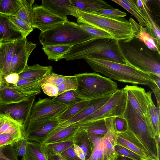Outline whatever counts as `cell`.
Segmentation results:
<instances>
[{
  "label": "cell",
  "instance_id": "obj_1",
  "mask_svg": "<svg viewBox=\"0 0 160 160\" xmlns=\"http://www.w3.org/2000/svg\"><path fill=\"white\" fill-rule=\"evenodd\" d=\"M118 44L127 64L147 74L160 77V53L149 48L137 36L118 41Z\"/></svg>",
  "mask_w": 160,
  "mask_h": 160
},
{
  "label": "cell",
  "instance_id": "obj_2",
  "mask_svg": "<svg viewBox=\"0 0 160 160\" xmlns=\"http://www.w3.org/2000/svg\"><path fill=\"white\" fill-rule=\"evenodd\" d=\"M77 23L87 25L107 32L117 41L137 36L141 27L132 18L117 19L85 12L77 9Z\"/></svg>",
  "mask_w": 160,
  "mask_h": 160
},
{
  "label": "cell",
  "instance_id": "obj_3",
  "mask_svg": "<svg viewBox=\"0 0 160 160\" xmlns=\"http://www.w3.org/2000/svg\"><path fill=\"white\" fill-rule=\"evenodd\" d=\"M85 59L94 72L101 73L111 80L134 85L148 86L153 82L148 74L128 64L114 62L98 57L90 56Z\"/></svg>",
  "mask_w": 160,
  "mask_h": 160
},
{
  "label": "cell",
  "instance_id": "obj_4",
  "mask_svg": "<svg viewBox=\"0 0 160 160\" xmlns=\"http://www.w3.org/2000/svg\"><path fill=\"white\" fill-rule=\"evenodd\" d=\"M90 56L98 57L127 64L120 52L118 41L113 38H93L73 46L62 59L69 61L85 59Z\"/></svg>",
  "mask_w": 160,
  "mask_h": 160
},
{
  "label": "cell",
  "instance_id": "obj_5",
  "mask_svg": "<svg viewBox=\"0 0 160 160\" xmlns=\"http://www.w3.org/2000/svg\"><path fill=\"white\" fill-rule=\"evenodd\" d=\"M96 38L80 27L78 23L68 20L43 32L39 36L43 46L62 45L73 46Z\"/></svg>",
  "mask_w": 160,
  "mask_h": 160
},
{
  "label": "cell",
  "instance_id": "obj_6",
  "mask_svg": "<svg viewBox=\"0 0 160 160\" xmlns=\"http://www.w3.org/2000/svg\"><path fill=\"white\" fill-rule=\"evenodd\" d=\"M77 82L75 90L83 100H90L109 94L118 89L117 83L95 72H85L74 75Z\"/></svg>",
  "mask_w": 160,
  "mask_h": 160
},
{
  "label": "cell",
  "instance_id": "obj_7",
  "mask_svg": "<svg viewBox=\"0 0 160 160\" xmlns=\"http://www.w3.org/2000/svg\"><path fill=\"white\" fill-rule=\"evenodd\" d=\"M123 116L127 121L128 130L140 141L151 157L160 160V146L146 124L144 119L137 113L127 101Z\"/></svg>",
  "mask_w": 160,
  "mask_h": 160
},
{
  "label": "cell",
  "instance_id": "obj_8",
  "mask_svg": "<svg viewBox=\"0 0 160 160\" xmlns=\"http://www.w3.org/2000/svg\"><path fill=\"white\" fill-rule=\"evenodd\" d=\"M127 100L124 88L117 90L108 101L93 113L76 123L81 125L94 120L111 117L123 116Z\"/></svg>",
  "mask_w": 160,
  "mask_h": 160
},
{
  "label": "cell",
  "instance_id": "obj_9",
  "mask_svg": "<svg viewBox=\"0 0 160 160\" xmlns=\"http://www.w3.org/2000/svg\"><path fill=\"white\" fill-rule=\"evenodd\" d=\"M36 96L21 101L0 103V116L11 120L22 126L24 130L30 119Z\"/></svg>",
  "mask_w": 160,
  "mask_h": 160
},
{
  "label": "cell",
  "instance_id": "obj_10",
  "mask_svg": "<svg viewBox=\"0 0 160 160\" xmlns=\"http://www.w3.org/2000/svg\"><path fill=\"white\" fill-rule=\"evenodd\" d=\"M127 101L136 112L145 120L149 121L148 112L150 107L153 102L152 92H146L143 88L136 85H126L124 88Z\"/></svg>",
  "mask_w": 160,
  "mask_h": 160
},
{
  "label": "cell",
  "instance_id": "obj_11",
  "mask_svg": "<svg viewBox=\"0 0 160 160\" xmlns=\"http://www.w3.org/2000/svg\"><path fill=\"white\" fill-rule=\"evenodd\" d=\"M59 124L57 117L30 119L24 130L25 138L28 141L42 143Z\"/></svg>",
  "mask_w": 160,
  "mask_h": 160
},
{
  "label": "cell",
  "instance_id": "obj_12",
  "mask_svg": "<svg viewBox=\"0 0 160 160\" xmlns=\"http://www.w3.org/2000/svg\"><path fill=\"white\" fill-rule=\"evenodd\" d=\"M68 106L48 98H39L32 108L30 119L58 117L66 110Z\"/></svg>",
  "mask_w": 160,
  "mask_h": 160
},
{
  "label": "cell",
  "instance_id": "obj_13",
  "mask_svg": "<svg viewBox=\"0 0 160 160\" xmlns=\"http://www.w3.org/2000/svg\"><path fill=\"white\" fill-rule=\"evenodd\" d=\"M33 18L32 27L41 32L45 31L67 20V18L59 17L41 6L33 7Z\"/></svg>",
  "mask_w": 160,
  "mask_h": 160
},
{
  "label": "cell",
  "instance_id": "obj_14",
  "mask_svg": "<svg viewBox=\"0 0 160 160\" xmlns=\"http://www.w3.org/2000/svg\"><path fill=\"white\" fill-rule=\"evenodd\" d=\"M36 46V44L28 42L26 38L20 39L10 63V73L19 74L24 70L28 65L27 62L29 56Z\"/></svg>",
  "mask_w": 160,
  "mask_h": 160
},
{
  "label": "cell",
  "instance_id": "obj_15",
  "mask_svg": "<svg viewBox=\"0 0 160 160\" xmlns=\"http://www.w3.org/2000/svg\"><path fill=\"white\" fill-rule=\"evenodd\" d=\"M112 94H108L89 100L88 104L83 110L69 120L59 124L58 127L50 133L48 137L71 124L81 121L92 114L105 103Z\"/></svg>",
  "mask_w": 160,
  "mask_h": 160
},
{
  "label": "cell",
  "instance_id": "obj_16",
  "mask_svg": "<svg viewBox=\"0 0 160 160\" xmlns=\"http://www.w3.org/2000/svg\"><path fill=\"white\" fill-rule=\"evenodd\" d=\"M116 142V145L126 148L138 155L141 158L147 156L151 157L143 145L128 130L123 132H117Z\"/></svg>",
  "mask_w": 160,
  "mask_h": 160
},
{
  "label": "cell",
  "instance_id": "obj_17",
  "mask_svg": "<svg viewBox=\"0 0 160 160\" xmlns=\"http://www.w3.org/2000/svg\"><path fill=\"white\" fill-rule=\"evenodd\" d=\"M42 6L59 17L66 18L70 15L77 18V8L71 0H42Z\"/></svg>",
  "mask_w": 160,
  "mask_h": 160
},
{
  "label": "cell",
  "instance_id": "obj_18",
  "mask_svg": "<svg viewBox=\"0 0 160 160\" xmlns=\"http://www.w3.org/2000/svg\"><path fill=\"white\" fill-rule=\"evenodd\" d=\"M147 0H135L136 4L143 15L147 24L148 33L153 38L158 48L160 49V26L155 20L149 8Z\"/></svg>",
  "mask_w": 160,
  "mask_h": 160
},
{
  "label": "cell",
  "instance_id": "obj_19",
  "mask_svg": "<svg viewBox=\"0 0 160 160\" xmlns=\"http://www.w3.org/2000/svg\"><path fill=\"white\" fill-rule=\"evenodd\" d=\"M20 40L0 42V72L3 77L10 73V63Z\"/></svg>",
  "mask_w": 160,
  "mask_h": 160
},
{
  "label": "cell",
  "instance_id": "obj_20",
  "mask_svg": "<svg viewBox=\"0 0 160 160\" xmlns=\"http://www.w3.org/2000/svg\"><path fill=\"white\" fill-rule=\"evenodd\" d=\"M21 160H48L45 144L28 141L26 152Z\"/></svg>",
  "mask_w": 160,
  "mask_h": 160
},
{
  "label": "cell",
  "instance_id": "obj_21",
  "mask_svg": "<svg viewBox=\"0 0 160 160\" xmlns=\"http://www.w3.org/2000/svg\"><path fill=\"white\" fill-rule=\"evenodd\" d=\"M105 135L94 147L92 153L87 160H116L118 155L114 149L104 143Z\"/></svg>",
  "mask_w": 160,
  "mask_h": 160
},
{
  "label": "cell",
  "instance_id": "obj_22",
  "mask_svg": "<svg viewBox=\"0 0 160 160\" xmlns=\"http://www.w3.org/2000/svg\"><path fill=\"white\" fill-rule=\"evenodd\" d=\"M22 38L21 33L9 22L8 17L0 14V42L14 41Z\"/></svg>",
  "mask_w": 160,
  "mask_h": 160
},
{
  "label": "cell",
  "instance_id": "obj_23",
  "mask_svg": "<svg viewBox=\"0 0 160 160\" xmlns=\"http://www.w3.org/2000/svg\"><path fill=\"white\" fill-rule=\"evenodd\" d=\"M52 70L51 66H43L38 64L31 66L27 65L24 70L18 74L19 79H40L50 74Z\"/></svg>",
  "mask_w": 160,
  "mask_h": 160
},
{
  "label": "cell",
  "instance_id": "obj_24",
  "mask_svg": "<svg viewBox=\"0 0 160 160\" xmlns=\"http://www.w3.org/2000/svg\"><path fill=\"white\" fill-rule=\"evenodd\" d=\"M77 9L85 12L94 13L103 8L112 9V7L102 0H71Z\"/></svg>",
  "mask_w": 160,
  "mask_h": 160
},
{
  "label": "cell",
  "instance_id": "obj_25",
  "mask_svg": "<svg viewBox=\"0 0 160 160\" xmlns=\"http://www.w3.org/2000/svg\"><path fill=\"white\" fill-rule=\"evenodd\" d=\"M80 127L76 123L71 124L48 136L42 143L47 144L68 140L73 137Z\"/></svg>",
  "mask_w": 160,
  "mask_h": 160
},
{
  "label": "cell",
  "instance_id": "obj_26",
  "mask_svg": "<svg viewBox=\"0 0 160 160\" xmlns=\"http://www.w3.org/2000/svg\"><path fill=\"white\" fill-rule=\"evenodd\" d=\"M30 98L19 93L14 88L3 82L0 88V103L19 102Z\"/></svg>",
  "mask_w": 160,
  "mask_h": 160
},
{
  "label": "cell",
  "instance_id": "obj_27",
  "mask_svg": "<svg viewBox=\"0 0 160 160\" xmlns=\"http://www.w3.org/2000/svg\"><path fill=\"white\" fill-rule=\"evenodd\" d=\"M73 144L78 146L84 152L87 160L92 152L91 142L88 133L85 129L80 127L72 138Z\"/></svg>",
  "mask_w": 160,
  "mask_h": 160
},
{
  "label": "cell",
  "instance_id": "obj_28",
  "mask_svg": "<svg viewBox=\"0 0 160 160\" xmlns=\"http://www.w3.org/2000/svg\"><path fill=\"white\" fill-rule=\"evenodd\" d=\"M132 14L137 19L139 25L147 27L146 21L142 12L136 4L135 0H112Z\"/></svg>",
  "mask_w": 160,
  "mask_h": 160
},
{
  "label": "cell",
  "instance_id": "obj_29",
  "mask_svg": "<svg viewBox=\"0 0 160 160\" xmlns=\"http://www.w3.org/2000/svg\"><path fill=\"white\" fill-rule=\"evenodd\" d=\"M4 133L14 135L21 139L25 138L22 126L8 118L0 116V134Z\"/></svg>",
  "mask_w": 160,
  "mask_h": 160
},
{
  "label": "cell",
  "instance_id": "obj_30",
  "mask_svg": "<svg viewBox=\"0 0 160 160\" xmlns=\"http://www.w3.org/2000/svg\"><path fill=\"white\" fill-rule=\"evenodd\" d=\"M73 46L55 45L43 46L42 49L48 57V59L55 61H58L62 59L64 55L66 54Z\"/></svg>",
  "mask_w": 160,
  "mask_h": 160
},
{
  "label": "cell",
  "instance_id": "obj_31",
  "mask_svg": "<svg viewBox=\"0 0 160 160\" xmlns=\"http://www.w3.org/2000/svg\"><path fill=\"white\" fill-rule=\"evenodd\" d=\"M21 5V0H0V14L17 17Z\"/></svg>",
  "mask_w": 160,
  "mask_h": 160
},
{
  "label": "cell",
  "instance_id": "obj_32",
  "mask_svg": "<svg viewBox=\"0 0 160 160\" xmlns=\"http://www.w3.org/2000/svg\"><path fill=\"white\" fill-rule=\"evenodd\" d=\"M89 100H83L75 104L68 105L66 110L58 117L59 124L64 122L73 117L87 106Z\"/></svg>",
  "mask_w": 160,
  "mask_h": 160
},
{
  "label": "cell",
  "instance_id": "obj_33",
  "mask_svg": "<svg viewBox=\"0 0 160 160\" xmlns=\"http://www.w3.org/2000/svg\"><path fill=\"white\" fill-rule=\"evenodd\" d=\"M34 0H21V5L17 17L32 27L33 12V5Z\"/></svg>",
  "mask_w": 160,
  "mask_h": 160
},
{
  "label": "cell",
  "instance_id": "obj_34",
  "mask_svg": "<svg viewBox=\"0 0 160 160\" xmlns=\"http://www.w3.org/2000/svg\"><path fill=\"white\" fill-rule=\"evenodd\" d=\"M80 127L88 132L97 134L105 135L108 132L105 118L87 122L81 125Z\"/></svg>",
  "mask_w": 160,
  "mask_h": 160
},
{
  "label": "cell",
  "instance_id": "obj_35",
  "mask_svg": "<svg viewBox=\"0 0 160 160\" xmlns=\"http://www.w3.org/2000/svg\"><path fill=\"white\" fill-rule=\"evenodd\" d=\"M160 111L153 102L151 105L148 116L153 133L156 138L160 136Z\"/></svg>",
  "mask_w": 160,
  "mask_h": 160
},
{
  "label": "cell",
  "instance_id": "obj_36",
  "mask_svg": "<svg viewBox=\"0 0 160 160\" xmlns=\"http://www.w3.org/2000/svg\"><path fill=\"white\" fill-rule=\"evenodd\" d=\"M52 99L68 105H71L83 100L74 90L63 92L54 97Z\"/></svg>",
  "mask_w": 160,
  "mask_h": 160
},
{
  "label": "cell",
  "instance_id": "obj_37",
  "mask_svg": "<svg viewBox=\"0 0 160 160\" xmlns=\"http://www.w3.org/2000/svg\"><path fill=\"white\" fill-rule=\"evenodd\" d=\"M8 18L15 29L21 33L23 38H26L33 30L31 26L17 17L9 16Z\"/></svg>",
  "mask_w": 160,
  "mask_h": 160
},
{
  "label": "cell",
  "instance_id": "obj_38",
  "mask_svg": "<svg viewBox=\"0 0 160 160\" xmlns=\"http://www.w3.org/2000/svg\"><path fill=\"white\" fill-rule=\"evenodd\" d=\"M72 138L65 141L45 145L47 147L52 151L60 154L73 145Z\"/></svg>",
  "mask_w": 160,
  "mask_h": 160
},
{
  "label": "cell",
  "instance_id": "obj_39",
  "mask_svg": "<svg viewBox=\"0 0 160 160\" xmlns=\"http://www.w3.org/2000/svg\"><path fill=\"white\" fill-rule=\"evenodd\" d=\"M94 14L114 19L122 18L127 15L126 12L114 8L100 9L96 11Z\"/></svg>",
  "mask_w": 160,
  "mask_h": 160
},
{
  "label": "cell",
  "instance_id": "obj_40",
  "mask_svg": "<svg viewBox=\"0 0 160 160\" xmlns=\"http://www.w3.org/2000/svg\"><path fill=\"white\" fill-rule=\"evenodd\" d=\"M77 87V82L74 76H68L67 78L61 84L58 86V95L68 91L75 90Z\"/></svg>",
  "mask_w": 160,
  "mask_h": 160
},
{
  "label": "cell",
  "instance_id": "obj_41",
  "mask_svg": "<svg viewBox=\"0 0 160 160\" xmlns=\"http://www.w3.org/2000/svg\"><path fill=\"white\" fill-rule=\"evenodd\" d=\"M79 25L81 28L95 38H113L111 35L102 30L87 25Z\"/></svg>",
  "mask_w": 160,
  "mask_h": 160
},
{
  "label": "cell",
  "instance_id": "obj_42",
  "mask_svg": "<svg viewBox=\"0 0 160 160\" xmlns=\"http://www.w3.org/2000/svg\"><path fill=\"white\" fill-rule=\"evenodd\" d=\"M67 77L68 76L58 75L52 72L48 75L42 78L40 84L49 83L58 87L63 82Z\"/></svg>",
  "mask_w": 160,
  "mask_h": 160
},
{
  "label": "cell",
  "instance_id": "obj_43",
  "mask_svg": "<svg viewBox=\"0 0 160 160\" xmlns=\"http://www.w3.org/2000/svg\"><path fill=\"white\" fill-rule=\"evenodd\" d=\"M115 150L117 154L133 160H141V157L132 151L120 145H116Z\"/></svg>",
  "mask_w": 160,
  "mask_h": 160
},
{
  "label": "cell",
  "instance_id": "obj_44",
  "mask_svg": "<svg viewBox=\"0 0 160 160\" xmlns=\"http://www.w3.org/2000/svg\"><path fill=\"white\" fill-rule=\"evenodd\" d=\"M21 139L15 135L7 133L0 134V147L12 144Z\"/></svg>",
  "mask_w": 160,
  "mask_h": 160
},
{
  "label": "cell",
  "instance_id": "obj_45",
  "mask_svg": "<svg viewBox=\"0 0 160 160\" xmlns=\"http://www.w3.org/2000/svg\"><path fill=\"white\" fill-rule=\"evenodd\" d=\"M43 92L51 97H55L58 95V87L50 83H46L40 84Z\"/></svg>",
  "mask_w": 160,
  "mask_h": 160
},
{
  "label": "cell",
  "instance_id": "obj_46",
  "mask_svg": "<svg viewBox=\"0 0 160 160\" xmlns=\"http://www.w3.org/2000/svg\"><path fill=\"white\" fill-rule=\"evenodd\" d=\"M28 141L27 138H25L18 140L12 144L18 156L22 157L25 154Z\"/></svg>",
  "mask_w": 160,
  "mask_h": 160
},
{
  "label": "cell",
  "instance_id": "obj_47",
  "mask_svg": "<svg viewBox=\"0 0 160 160\" xmlns=\"http://www.w3.org/2000/svg\"><path fill=\"white\" fill-rule=\"evenodd\" d=\"M115 122L118 132H123L128 130L127 121L123 116L115 117Z\"/></svg>",
  "mask_w": 160,
  "mask_h": 160
},
{
  "label": "cell",
  "instance_id": "obj_48",
  "mask_svg": "<svg viewBox=\"0 0 160 160\" xmlns=\"http://www.w3.org/2000/svg\"><path fill=\"white\" fill-rule=\"evenodd\" d=\"M66 160H82L76 155L73 145L60 154Z\"/></svg>",
  "mask_w": 160,
  "mask_h": 160
},
{
  "label": "cell",
  "instance_id": "obj_49",
  "mask_svg": "<svg viewBox=\"0 0 160 160\" xmlns=\"http://www.w3.org/2000/svg\"><path fill=\"white\" fill-rule=\"evenodd\" d=\"M19 80V75L16 73H11L3 77V82L8 85H16Z\"/></svg>",
  "mask_w": 160,
  "mask_h": 160
},
{
  "label": "cell",
  "instance_id": "obj_50",
  "mask_svg": "<svg viewBox=\"0 0 160 160\" xmlns=\"http://www.w3.org/2000/svg\"><path fill=\"white\" fill-rule=\"evenodd\" d=\"M7 157L6 158H0V160H18V156L12 144L6 146Z\"/></svg>",
  "mask_w": 160,
  "mask_h": 160
},
{
  "label": "cell",
  "instance_id": "obj_51",
  "mask_svg": "<svg viewBox=\"0 0 160 160\" xmlns=\"http://www.w3.org/2000/svg\"><path fill=\"white\" fill-rule=\"evenodd\" d=\"M148 86L151 88L154 94L157 101V107L160 109V89L157 87L153 82H151Z\"/></svg>",
  "mask_w": 160,
  "mask_h": 160
},
{
  "label": "cell",
  "instance_id": "obj_52",
  "mask_svg": "<svg viewBox=\"0 0 160 160\" xmlns=\"http://www.w3.org/2000/svg\"><path fill=\"white\" fill-rule=\"evenodd\" d=\"M46 148L48 160H66L60 154L52 151L47 146Z\"/></svg>",
  "mask_w": 160,
  "mask_h": 160
},
{
  "label": "cell",
  "instance_id": "obj_53",
  "mask_svg": "<svg viewBox=\"0 0 160 160\" xmlns=\"http://www.w3.org/2000/svg\"><path fill=\"white\" fill-rule=\"evenodd\" d=\"M75 152L78 157L82 160H86L85 154L83 151L77 145H73Z\"/></svg>",
  "mask_w": 160,
  "mask_h": 160
},
{
  "label": "cell",
  "instance_id": "obj_54",
  "mask_svg": "<svg viewBox=\"0 0 160 160\" xmlns=\"http://www.w3.org/2000/svg\"><path fill=\"white\" fill-rule=\"evenodd\" d=\"M148 74L150 79L153 82L157 87L160 89V77L153 74L149 73Z\"/></svg>",
  "mask_w": 160,
  "mask_h": 160
},
{
  "label": "cell",
  "instance_id": "obj_55",
  "mask_svg": "<svg viewBox=\"0 0 160 160\" xmlns=\"http://www.w3.org/2000/svg\"><path fill=\"white\" fill-rule=\"evenodd\" d=\"M4 146L0 147V158H5L7 157V153L4 150Z\"/></svg>",
  "mask_w": 160,
  "mask_h": 160
},
{
  "label": "cell",
  "instance_id": "obj_56",
  "mask_svg": "<svg viewBox=\"0 0 160 160\" xmlns=\"http://www.w3.org/2000/svg\"><path fill=\"white\" fill-rule=\"evenodd\" d=\"M116 160H133L128 157L118 155Z\"/></svg>",
  "mask_w": 160,
  "mask_h": 160
},
{
  "label": "cell",
  "instance_id": "obj_57",
  "mask_svg": "<svg viewBox=\"0 0 160 160\" xmlns=\"http://www.w3.org/2000/svg\"><path fill=\"white\" fill-rule=\"evenodd\" d=\"M141 160H158L152 158H151L149 156H146L143 158H141Z\"/></svg>",
  "mask_w": 160,
  "mask_h": 160
}]
</instances>
